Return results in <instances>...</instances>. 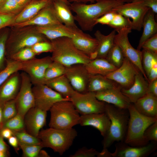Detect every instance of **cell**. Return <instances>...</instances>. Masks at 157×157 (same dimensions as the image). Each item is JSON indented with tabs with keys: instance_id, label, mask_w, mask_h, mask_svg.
<instances>
[{
	"instance_id": "obj_1",
	"label": "cell",
	"mask_w": 157,
	"mask_h": 157,
	"mask_svg": "<svg viewBox=\"0 0 157 157\" xmlns=\"http://www.w3.org/2000/svg\"><path fill=\"white\" fill-rule=\"evenodd\" d=\"M123 3L120 0H99L90 4L72 3L69 6L75 13L74 20L81 30L91 31L98 19Z\"/></svg>"
},
{
	"instance_id": "obj_2",
	"label": "cell",
	"mask_w": 157,
	"mask_h": 157,
	"mask_svg": "<svg viewBox=\"0 0 157 157\" xmlns=\"http://www.w3.org/2000/svg\"><path fill=\"white\" fill-rule=\"evenodd\" d=\"M10 27L6 44V59L22 49L31 47L38 42L49 40L38 30L36 26Z\"/></svg>"
},
{
	"instance_id": "obj_3",
	"label": "cell",
	"mask_w": 157,
	"mask_h": 157,
	"mask_svg": "<svg viewBox=\"0 0 157 157\" xmlns=\"http://www.w3.org/2000/svg\"><path fill=\"white\" fill-rule=\"evenodd\" d=\"M105 113L110 121V124L102 141L103 149L109 147L115 142L124 141L129 117L128 109H122L106 103Z\"/></svg>"
},
{
	"instance_id": "obj_4",
	"label": "cell",
	"mask_w": 157,
	"mask_h": 157,
	"mask_svg": "<svg viewBox=\"0 0 157 157\" xmlns=\"http://www.w3.org/2000/svg\"><path fill=\"white\" fill-rule=\"evenodd\" d=\"M50 41L52 45L51 57L53 61L65 67L77 64H86L92 60L76 47L71 38L63 37Z\"/></svg>"
},
{
	"instance_id": "obj_5",
	"label": "cell",
	"mask_w": 157,
	"mask_h": 157,
	"mask_svg": "<svg viewBox=\"0 0 157 157\" xmlns=\"http://www.w3.org/2000/svg\"><path fill=\"white\" fill-rule=\"evenodd\" d=\"M129 117L124 142L133 147H140L148 144L144 136L147 128L157 120V118L148 117L139 113L131 103L128 108Z\"/></svg>"
},
{
	"instance_id": "obj_6",
	"label": "cell",
	"mask_w": 157,
	"mask_h": 157,
	"mask_svg": "<svg viewBox=\"0 0 157 157\" xmlns=\"http://www.w3.org/2000/svg\"><path fill=\"white\" fill-rule=\"evenodd\" d=\"M77 135L76 131L73 128L61 129L49 127L41 129L38 137L43 147L50 148L62 155L71 147Z\"/></svg>"
},
{
	"instance_id": "obj_7",
	"label": "cell",
	"mask_w": 157,
	"mask_h": 157,
	"mask_svg": "<svg viewBox=\"0 0 157 157\" xmlns=\"http://www.w3.org/2000/svg\"><path fill=\"white\" fill-rule=\"evenodd\" d=\"M49 111V127L69 129L79 124L80 115L70 100H63L57 102Z\"/></svg>"
},
{
	"instance_id": "obj_8",
	"label": "cell",
	"mask_w": 157,
	"mask_h": 157,
	"mask_svg": "<svg viewBox=\"0 0 157 157\" xmlns=\"http://www.w3.org/2000/svg\"><path fill=\"white\" fill-rule=\"evenodd\" d=\"M131 30L130 27H126L116 31L117 33L115 36L114 43L119 47L124 57L136 67L148 82L142 66V51L134 48L129 40L128 35Z\"/></svg>"
},
{
	"instance_id": "obj_9",
	"label": "cell",
	"mask_w": 157,
	"mask_h": 157,
	"mask_svg": "<svg viewBox=\"0 0 157 157\" xmlns=\"http://www.w3.org/2000/svg\"><path fill=\"white\" fill-rule=\"evenodd\" d=\"M70 100L81 115L105 112L106 103L98 100L95 92L87 91L82 93L74 91Z\"/></svg>"
},
{
	"instance_id": "obj_10",
	"label": "cell",
	"mask_w": 157,
	"mask_h": 157,
	"mask_svg": "<svg viewBox=\"0 0 157 157\" xmlns=\"http://www.w3.org/2000/svg\"><path fill=\"white\" fill-rule=\"evenodd\" d=\"M149 9L141 0H133L116 7L112 11L131 18L132 30L140 31L142 28L144 17Z\"/></svg>"
},
{
	"instance_id": "obj_11",
	"label": "cell",
	"mask_w": 157,
	"mask_h": 157,
	"mask_svg": "<svg viewBox=\"0 0 157 157\" xmlns=\"http://www.w3.org/2000/svg\"><path fill=\"white\" fill-rule=\"evenodd\" d=\"M20 74L21 81L18 93L15 99L17 113L24 118L26 113L35 107L32 91L33 84L28 75L24 72Z\"/></svg>"
},
{
	"instance_id": "obj_12",
	"label": "cell",
	"mask_w": 157,
	"mask_h": 157,
	"mask_svg": "<svg viewBox=\"0 0 157 157\" xmlns=\"http://www.w3.org/2000/svg\"><path fill=\"white\" fill-rule=\"evenodd\" d=\"M32 91L34 97L35 107L47 111L57 102L70 100L63 97L60 94L45 84L33 85Z\"/></svg>"
},
{
	"instance_id": "obj_13",
	"label": "cell",
	"mask_w": 157,
	"mask_h": 157,
	"mask_svg": "<svg viewBox=\"0 0 157 157\" xmlns=\"http://www.w3.org/2000/svg\"><path fill=\"white\" fill-rule=\"evenodd\" d=\"M53 61L51 56L41 58L35 57L21 62V71L28 75L33 85L42 84L45 71Z\"/></svg>"
},
{
	"instance_id": "obj_14",
	"label": "cell",
	"mask_w": 157,
	"mask_h": 157,
	"mask_svg": "<svg viewBox=\"0 0 157 157\" xmlns=\"http://www.w3.org/2000/svg\"><path fill=\"white\" fill-rule=\"evenodd\" d=\"M139 71L129 60L124 58L119 67L105 76L118 83L121 88L128 89L133 83L135 75Z\"/></svg>"
},
{
	"instance_id": "obj_15",
	"label": "cell",
	"mask_w": 157,
	"mask_h": 157,
	"mask_svg": "<svg viewBox=\"0 0 157 157\" xmlns=\"http://www.w3.org/2000/svg\"><path fill=\"white\" fill-rule=\"evenodd\" d=\"M64 74L74 90L80 93L87 92V87L90 75L85 64H77L65 67Z\"/></svg>"
},
{
	"instance_id": "obj_16",
	"label": "cell",
	"mask_w": 157,
	"mask_h": 157,
	"mask_svg": "<svg viewBox=\"0 0 157 157\" xmlns=\"http://www.w3.org/2000/svg\"><path fill=\"white\" fill-rule=\"evenodd\" d=\"M144 146L133 147L124 141L117 142L115 145V152L110 154L111 157H146L157 149V142L151 141Z\"/></svg>"
},
{
	"instance_id": "obj_17",
	"label": "cell",
	"mask_w": 157,
	"mask_h": 157,
	"mask_svg": "<svg viewBox=\"0 0 157 157\" xmlns=\"http://www.w3.org/2000/svg\"><path fill=\"white\" fill-rule=\"evenodd\" d=\"M47 112L35 106L29 110L24 117L26 132L38 137L39 131L46 124Z\"/></svg>"
},
{
	"instance_id": "obj_18",
	"label": "cell",
	"mask_w": 157,
	"mask_h": 157,
	"mask_svg": "<svg viewBox=\"0 0 157 157\" xmlns=\"http://www.w3.org/2000/svg\"><path fill=\"white\" fill-rule=\"evenodd\" d=\"M60 24L62 23L56 15L52 2L43 8L31 19L21 23L13 24L11 26L22 27L27 26H44Z\"/></svg>"
},
{
	"instance_id": "obj_19",
	"label": "cell",
	"mask_w": 157,
	"mask_h": 157,
	"mask_svg": "<svg viewBox=\"0 0 157 157\" xmlns=\"http://www.w3.org/2000/svg\"><path fill=\"white\" fill-rule=\"evenodd\" d=\"M120 86L95 92L99 101L122 109H128L131 103L122 93Z\"/></svg>"
},
{
	"instance_id": "obj_20",
	"label": "cell",
	"mask_w": 157,
	"mask_h": 157,
	"mask_svg": "<svg viewBox=\"0 0 157 157\" xmlns=\"http://www.w3.org/2000/svg\"><path fill=\"white\" fill-rule=\"evenodd\" d=\"M20 74L17 72L10 76L0 86V106L14 99L19 91L21 83Z\"/></svg>"
},
{
	"instance_id": "obj_21",
	"label": "cell",
	"mask_w": 157,
	"mask_h": 157,
	"mask_svg": "<svg viewBox=\"0 0 157 157\" xmlns=\"http://www.w3.org/2000/svg\"><path fill=\"white\" fill-rule=\"evenodd\" d=\"M148 84V81L139 71L132 85L128 89L121 88V91L130 102L133 104L147 93Z\"/></svg>"
},
{
	"instance_id": "obj_22",
	"label": "cell",
	"mask_w": 157,
	"mask_h": 157,
	"mask_svg": "<svg viewBox=\"0 0 157 157\" xmlns=\"http://www.w3.org/2000/svg\"><path fill=\"white\" fill-rule=\"evenodd\" d=\"M36 26L38 30L50 41L63 37L72 38L80 29L78 27H69L63 24Z\"/></svg>"
},
{
	"instance_id": "obj_23",
	"label": "cell",
	"mask_w": 157,
	"mask_h": 157,
	"mask_svg": "<svg viewBox=\"0 0 157 157\" xmlns=\"http://www.w3.org/2000/svg\"><path fill=\"white\" fill-rule=\"evenodd\" d=\"M110 120L105 112L81 115L79 124L81 126H90L97 129L104 137L110 124Z\"/></svg>"
},
{
	"instance_id": "obj_24",
	"label": "cell",
	"mask_w": 157,
	"mask_h": 157,
	"mask_svg": "<svg viewBox=\"0 0 157 157\" xmlns=\"http://www.w3.org/2000/svg\"><path fill=\"white\" fill-rule=\"evenodd\" d=\"M71 38L76 47L91 59L96 53L98 45V41L95 38L84 33L81 29H80Z\"/></svg>"
},
{
	"instance_id": "obj_25",
	"label": "cell",
	"mask_w": 157,
	"mask_h": 157,
	"mask_svg": "<svg viewBox=\"0 0 157 157\" xmlns=\"http://www.w3.org/2000/svg\"><path fill=\"white\" fill-rule=\"evenodd\" d=\"M52 0H33L25 6L16 15L13 24L21 23L31 19L43 8L52 3Z\"/></svg>"
},
{
	"instance_id": "obj_26",
	"label": "cell",
	"mask_w": 157,
	"mask_h": 157,
	"mask_svg": "<svg viewBox=\"0 0 157 157\" xmlns=\"http://www.w3.org/2000/svg\"><path fill=\"white\" fill-rule=\"evenodd\" d=\"M133 105L141 114L148 117L157 118V97L147 93Z\"/></svg>"
},
{
	"instance_id": "obj_27",
	"label": "cell",
	"mask_w": 157,
	"mask_h": 157,
	"mask_svg": "<svg viewBox=\"0 0 157 157\" xmlns=\"http://www.w3.org/2000/svg\"><path fill=\"white\" fill-rule=\"evenodd\" d=\"M116 32L114 29L107 35H104L98 30L95 32V38L98 43L96 51L97 58H106L108 53L114 44V40Z\"/></svg>"
},
{
	"instance_id": "obj_28",
	"label": "cell",
	"mask_w": 157,
	"mask_h": 157,
	"mask_svg": "<svg viewBox=\"0 0 157 157\" xmlns=\"http://www.w3.org/2000/svg\"><path fill=\"white\" fill-rule=\"evenodd\" d=\"M44 84L60 94L63 97L70 99L75 91L65 74L47 81Z\"/></svg>"
},
{
	"instance_id": "obj_29",
	"label": "cell",
	"mask_w": 157,
	"mask_h": 157,
	"mask_svg": "<svg viewBox=\"0 0 157 157\" xmlns=\"http://www.w3.org/2000/svg\"><path fill=\"white\" fill-rule=\"evenodd\" d=\"M52 3L56 15L62 24L72 28L78 27L69 5L60 0H53Z\"/></svg>"
},
{
	"instance_id": "obj_30",
	"label": "cell",
	"mask_w": 157,
	"mask_h": 157,
	"mask_svg": "<svg viewBox=\"0 0 157 157\" xmlns=\"http://www.w3.org/2000/svg\"><path fill=\"white\" fill-rule=\"evenodd\" d=\"M85 65L89 74L92 75L99 74L105 76L117 68L106 58H103L92 60Z\"/></svg>"
},
{
	"instance_id": "obj_31",
	"label": "cell",
	"mask_w": 157,
	"mask_h": 157,
	"mask_svg": "<svg viewBox=\"0 0 157 157\" xmlns=\"http://www.w3.org/2000/svg\"><path fill=\"white\" fill-rule=\"evenodd\" d=\"M155 14L150 9L145 15L142 24L143 31L137 49L140 50L143 43L148 39L157 33V23L155 19Z\"/></svg>"
},
{
	"instance_id": "obj_32",
	"label": "cell",
	"mask_w": 157,
	"mask_h": 157,
	"mask_svg": "<svg viewBox=\"0 0 157 157\" xmlns=\"http://www.w3.org/2000/svg\"><path fill=\"white\" fill-rule=\"evenodd\" d=\"M116 83L105 76L99 74L90 75L87 92H96L117 87Z\"/></svg>"
},
{
	"instance_id": "obj_33",
	"label": "cell",
	"mask_w": 157,
	"mask_h": 157,
	"mask_svg": "<svg viewBox=\"0 0 157 157\" xmlns=\"http://www.w3.org/2000/svg\"><path fill=\"white\" fill-rule=\"evenodd\" d=\"M22 63L6 59V65L0 72V86L13 74L21 71Z\"/></svg>"
},
{
	"instance_id": "obj_34",
	"label": "cell",
	"mask_w": 157,
	"mask_h": 157,
	"mask_svg": "<svg viewBox=\"0 0 157 157\" xmlns=\"http://www.w3.org/2000/svg\"><path fill=\"white\" fill-rule=\"evenodd\" d=\"M65 67L58 62L53 61L47 69L44 76L43 83L46 81L64 74Z\"/></svg>"
},
{
	"instance_id": "obj_35",
	"label": "cell",
	"mask_w": 157,
	"mask_h": 157,
	"mask_svg": "<svg viewBox=\"0 0 157 157\" xmlns=\"http://www.w3.org/2000/svg\"><path fill=\"white\" fill-rule=\"evenodd\" d=\"M124 58L120 48L114 43L106 58L110 63L118 68L122 64Z\"/></svg>"
},
{
	"instance_id": "obj_36",
	"label": "cell",
	"mask_w": 157,
	"mask_h": 157,
	"mask_svg": "<svg viewBox=\"0 0 157 157\" xmlns=\"http://www.w3.org/2000/svg\"><path fill=\"white\" fill-rule=\"evenodd\" d=\"M13 131V135L17 138L19 143L26 145L42 144L38 137L30 134L25 129Z\"/></svg>"
},
{
	"instance_id": "obj_37",
	"label": "cell",
	"mask_w": 157,
	"mask_h": 157,
	"mask_svg": "<svg viewBox=\"0 0 157 157\" xmlns=\"http://www.w3.org/2000/svg\"><path fill=\"white\" fill-rule=\"evenodd\" d=\"M10 31V27L0 29V72L4 68L6 65V44Z\"/></svg>"
},
{
	"instance_id": "obj_38",
	"label": "cell",
	"mask_w": 157,
	"mask_h": 157,
	"mask_svg": "<svg viewBox=\"0 0 157 157\" xmlns=\"http://www.w3.org/2000/svg\"><path fill=\"white\" fill-rule=\"evenodd\" d=\"M24 8L16 0H5L0 6V13L17 15Z\"/></svg>"
},
{
	"instance_id": "obj_39",
	"label": "cell",
	"mask_w": 157,
	"mask_h": 157,
	"mask_svg": "<svg viewBox=\"0 0 157 157\" xmlns=\"http://www.w3.org/2000/svg\"><path fill=\"white\" fill-rule=\"evenodd\" d=\"M4 128H8L13 131L25 129L24 118L17 113L15 116L8 120L3 124L1 129Z\"/></svg>"
},
{
	"instance_id": "obj_40",
	"label": "cell",
	"mask_w": 157,
	"mask_h": 157,
	"mask_svg": "<svg viewBox=\"0 0 157 157\" xmlns=\"http://www.w3.org/2000/svg\"><path fill=\"white\" fill-rule=\"evenodd\" d=\"M35 56L31 47H27L16 52L8 59L21 63L32 59L35 57Z\"/></svg>"
},
{
	"instance_id": "obj_41",
	"label": "cell",
	"mask_w": 157,
	"mask_h": 157,
	"mask_svg": "<svg viewBox=\"0 0 157 157\" xmlns=\"http://www.w3.org/2000/svg\"><path fill=\"white\" fill-rule=\"evenodd\" d=\"M108 26L114 28L116 31L126 27L131 28V21L130 19L116 13Z\"/></svg>"
},
{
	"instance_id": "obj_42",
	"label": "cell",
	"mask_w": 157,
	"mask_h": 157,
	"mask_svg": "<svg viewBox=\"0 0 157 157\" xmlns=\"http://www.w3.org/2000/svg\"><path fill=\"white\" fill-rule=\"evenodd\" d=\"M22 151L23 156L24 157H39L40 151L43 148L42 144L26 145L19 143Z\"/></svg>"
},
{
	"instance_id": "obj_43",
	"label": "cell",
	"mask_w": 157,
	"mask_h": 157,
	"mask_svg": "<svg viewBox=\"0 0 157 157\" xmlns=\"http://www.w3.org/2000/svg\"><path fill=\"white\" fill-rule=\"evenodd\" d=\"M17 114L15 99L6 102L3 105L2 108L3 123Z\"/></svg>"
},
{
	"instance_id": "obj_44",
	"label": "cell",
	"mask_w": 157,
	"mask_h": 157,
	"mask_svg": "<svg viewBox=\"0 0 157 157\" xmlns=\"http://www.w3.org/2000/svg\"><path fill=\"white\" fill-rule=\"evenodd\" d=\"M142 66L147 76L152 68L153 61L157 57V54L144 49L142 51Z\"/></svg>"
},
{
	"instance_id": "obj_45",
	"label": "cell",
	"mask_w": 157,
	"mask_h": 157,
	"mask_svg": "<svg viewBox=\"0 0 157 157\" xmlns=\"http://www.w3.org/2000/svg\"><path fill=\"white\" fill-rule=\"evenodd\" d=\"M31 48L36 55L44 52H51L52 51V44L49 40L38 42Z\"/></svg>"
},
{
	"instance_id": "obj_46",
	"label": "cell",
	"mask_w": 157,
	"mask_h": 157,
	"mask_svg": "<svg viewBox=\"0 0 157 157\" xmlns=\"http://www.w3.org/2000/svg\"><path fill=\"white\" fill-rule=\"evenodd\" d=\"M99 152L93 148L88 149L83 147L78 149L73 154L70 155L69 157H94L97 156Z\"/></svg>"
},
{
	"instance_id": "obj_47",
	"label": "cell",
	"mask_w": 157,
	"mask_h": 157,
	"mask_svg": "<svg viewBox=\"0 0 157 157\" xmlns=\"http://www.w3.org/2000/svg\"><path fill=\"white\" fill-rule=\"evenodd\" d=\"M142 48L157 54V33L147 39L142 45Z\"/></svg>"
},
{
	"instance_id": "obj_48",
	"label": "cell",
	"mask_w": 157,
	"mask_h": 157,
	"mask_svg": "<svg viewBox=\"0 0 157 157\" xmlns=\"http://www.w3.org/2000/svg\"><path fill=\"white\" fill-rule=\"evenodd\" d=\"M144 136L148 142L157 141V120L149 126L145 130Z\"/></svg>"
},
{
	"instance_id": "obj_49",
	"label": "cell",
	"mask_w": 157,
	"mask_h": 157,
	"mask_svg": "<svg viewBox=\"0 0 157 157\" xmlns=\"http://www.w3.org/2000/svg\"><path fill=\"white\" fill-rule=\"evenodd\" d=\"M16 15L0 13V29L6 27H10L15 22Z\"/></svg>"
},
{
	"instance_id": "obj_50",
	"label": "cell",
	"mask_w": 157,
	"mask_h": 157,
	"mask_svg": "<svg viewBox=\"0 0 157 157\" xmlns=\"http://www.w3.org/2000/svg\"><path fill=\"white\" fill-rule=\"evenodd\" d=\"M116 13L112 11L105 14L97 20L96 25L100 24L108 25L113 19Z\"/></svg>"
},
{
	"instance_id": "obj_51",
	"label": "cell",
	"mask_w": 157,
	"mask_h": 157,
	"mask_svg": "<svg viewBox=\"0 0 157 157\" xmlns=\"http://www.w3.org/2000/svg\"><path fill=\"white\" fill-rule=\"evenodd\" d=\"M147 93L157 97V79L149 83Z\"/></svg>"
},
{
	"instance_id": "obj_52",
	"label": "cell",
	"mask_w": 157,
	"mask_h": 157,
	"mask_svg": "<svg viewBox=\"0 0 157 157\" xmlns=\"http://www.w3.org/2000/svg\"><path fill=\"white\" fill-rule=\"evenodd\" d=\"M144 5L155 14L157 13V0H141Z\"/></svg>"
},
{
	"instance_id": "obj_53",
	"label": "cell",
	"mask_w": 157,
	"mask_h": 157,
	"mask_svg": "<svg viewBox=\"0 0 157 157\" xmlns=\"http://www.w3.org/2000/svg\"><path fill=\"white\" fill-rule=\"evenodd\" d=\"M9 143L15 149L18 153L19 150V145L18 140L17 138L13 135L8 139Z\"/></svg>"
},
{
	"instance_id": "obj_54",
	"label": "cell",
	"mask_w": 157,
	"mask_h": 157,
	"mask_svg": "<svg viewBox=\"0 0 157 157\" xmlns=\"http://www.w3.org/2000/svg\"><path fill=\"white\" fill-rule=\"evenodd\" d=\"M0 135L3 138L8 139L13 135V131L8 128H3L0 130Z\"/></svg>"
},
{
	"instance_id": "obj_55",
	"label": "cell",
	"mask_w": 157,
	"mask_h": 157,
	"mask_svg": "<svg viewBox=\"0 0 157 157\" xmlns=\"http://www.w3.org/2000/svg\"><path fill=\"white\" fill-rule=\"evenodd\" d=\"M148 83L157 79V70L151 68L147 76Z\"/></svg>"
},
{
	"instance_id": "obj_56",
	"label": "cell",
	"mask_w": 157,
	"mask_h": 157,
	"mask_svg": "<svg viewBox=\"0 0 157 157\" xmlns=\"http://www.w3.org/2000/svg\"><path fill=\"white\" fill-rule=\"evenodd\" d=\"M9 147L5 142L4 138L0 135V151L9 152Z\"/></svg>"
},
{
	"instance_id": "obj_57",
	"label": "cell",
	"mask_w": 157,
	"mask_h": 157,
	"mask_svg": "<svg viewBox=\"0 0 157 157\" xmlns=\"http://www.w3.org/2000/svg\"><path fill=\"white\" fill-rule=\"evenodd\" d=\"M71 3H87L90 2L94 3L99 0H67Z\"/></svg>"
},
{
	"instance_id": "obj_58",
	"label": "cell",
	"mask_w": 157,
	"mask_h": 157,
	"mask_svg": "<svg viewBox=\"0 0 157 157\" xmlns=\"http://www.w3.org/2000/svg\"><path fill=\"white\" fill-rule=\"evenodd\" d=\"M22 6L24 7L33 0H16Z\"/></svg>"
},
{
	"instance_id": "obj_59",
	"label": "cell",
	"mask_w": 157,
	"mask_h": 157,
	"mask_svg": "<svg viewBox=\"0 0 157 157\" xmlns=\"http://www.w3.org/2000/svg\"><path fill=\"white\" fill-rule=\"evenodd\" d=\"M2 107L0 106V130L2 128L3 124L2 114Z\"/></svg>"
},
{
	"instance_id": "obj_60",
	"label": "cell",
	"mask_w": 157,
	"mask_h": 157,
	"mask_svg": "<svg viewBox=\"0 0 157 157\" xmlns=\"http://www.w3.org/2000/svg\"><path fill=\"white\" fill-rule=\"evenodd\" d=\"M9 152L0 151V157H7L9 156Z\"/></svg>"
},
{
	"instance_id": "obj_61",
	"label": "cell",
	"mask_w": 157,
	"mask_h": 157,
	"mask_svg": "<svg viewBox=\"0 0 157 157\" xmlns=\"http://www.w3.org/2000/svg\"><path fill=\"white\" fill-rule=\"evenodd\" d=\"M48 154L44 151L41 150L39 154V157H49Z\"/></svg>"
},
{
	"instance_id": "obj_62",
	"label": "cell",
	"mask_w": 157,
	"mask_h": 157,
	"mask_svg": "<svg viewBox=\"0 0 157 157\" xmlns=\"http://www.w3.org/2000/svg\"><path fill=\"white\" fill-rule=\"evenodd\" d=\"M124 3L130 2L132 1L133 0H120Z\"/></svg>"
},
{
	"instance_id": "obj_63",
	"label": "cell",
	"mask_w": 157,
	"mask_h": 157,
	"mask_svg": "<svg viewBox=\"0 0 157 157\" xmlns=\"http://www.w3.org/2000/svg\"><path fill=\"white\" fill-rule=\"evenodd\" d=\"M61 0L62 1H64V2H65V3H66L68 5H69V6L71 4V3H69L67 0Z\"/></svg>"
},
{
	"instance_id": "obj_64",
	"label": "cell",
	"mask_w": 157,
	"mask_h": 157,
	"mask_svg": "<svg viewBox=\"0 0 157 157\" xmlns=\"http://www.w3.org/2000/svg\"><path fill=\"white\" fill-rule=\"evenodd\" d=\"M5 0H0V6Z\"/></svg>"
}]
</instances>
